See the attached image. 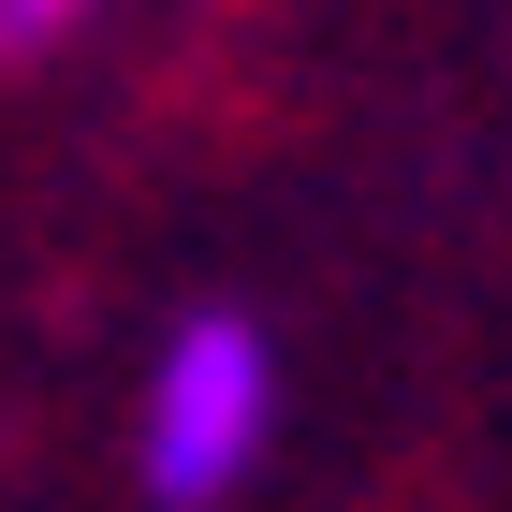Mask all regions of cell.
<instances>
[{
  "instance_id": "cell-1",
  "label": "cell",
  "mask_w": 512,
  "mask_h": 512,
  "mask_svg": "<svg viewBox=\"0 0 512 512\" xmlns=\"http://www.w3.org/2000/svg\"><path fill=\"white\" fill-rule=\"evenodd\" d=\"M278 439V352L249 308H191L147 352V410H132V469L161 512H220L249 483V454Z\"/></svg>"
},
{
  "instance_id": "cell-2",
  "label": "cell",
  "mask_w": 512,
  "mask_h": 512,
  "mask_svg": "<svg viewBox=\"0 0 512 512\" xmlns=\"http://www.w3.org/2000/svg\"><path fill=\"white\" fill-rule=\"evenodd\" d=\"M74 15H103V0H0V59H30V44H59Z\"/></svg>"
}]
</instances>
